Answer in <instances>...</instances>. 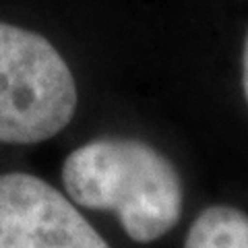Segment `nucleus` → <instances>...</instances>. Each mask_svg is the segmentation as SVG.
<instances>
[{"mask_svg": "<svg viewBox=\"0 0 248 248\" xmlns=\"http://www.w3.org/2000/svg\"><path fill=\"white\" fill-rule=\"evenodd\" d=\"M0 248H110L71 201L42 178L0 174Z\"/></svg>", "mask_w": 248, "mask_h": 248, "instance_id": "7ed1b4c3", "label": "nucleus"}, {"mask_svg": "<svg viewBox=\"0 0 248 248\" xmlns=\"http://www.w3.org/2000/svg\"><path fill=\"white\" fill-rule=\"evenodd\" d=\"M62 184L77 205L118 213L128 238L153 242L182 215V180L164 153L137 139H95L62 166Z\"/></svg>", "mask_w": 248, "mask_h": 248, "instance_id": "f257e3e1", "label": "nucleus"}, {"mask_svg": "<svg viewBox=\"0 0 248 248\" xmlns=\"http://www.w3.org/2000/svg\"><path fill=\"white\" fill-rule=\"evenodd\" d=\"M184 248H248V215L228 205L205 209L190 226Z\"/></svg>", "mask_w": 248, "mask_h": 248, "instance_id": "20e7f679", "label": "nucleus"}, {"mask_svg": "<svg viewBox=\"0 0 248 248\" xmlns=\"http://www.w3.org/2000/svg\"><path fill=\"white\" fill-rule=\"evenodd\" d=\"M77 83L44 35L0 21V143L56 137L77 110Z\"/></svg>", "mask_w": 248, "mask_h": 248, "instance_id": "f03ea898", "label": "nucleus"}, {"mask_svg": "<svg viewBox=\"0 0 248 248\" xmlns=\"http://www.w3.org/2000/svg\"><path fill=\"white\" fill-rule=\"evenodd\" d=\"M242 87H244V95L248 102V35L244 42V54H242Z\"/></svg>", "mask_w": 248, "mask_h": 248, "instance_id": "39448f33", "label": "nucleus"}]
</instances>
